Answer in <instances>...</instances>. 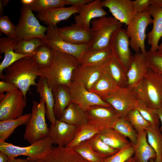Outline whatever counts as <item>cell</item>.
<instances>
[{"mask_svg":"<svg viewBox=\"0 0 162 162\" xmlns=\"http://www.w3.org/2000/svg\"><path fill=\"white\" fill-rule=\"evenodd\" d=\"M52 58L49 66L40 70L52 90L60 85L70 86L73 73L81 64L79 60L70 54L52 49Z\"/></svg>","mask_w":162,"mask_h":162,"instance_id":"obj_1","label":"cell"},{"mask_svg":"<svg viewBox=\"0 0 162 162\" xmlns=\"http://www.w3.org/2000/svg\"><path fill=\"white\" fill-rule=\"evenodd\" d=\"M38 76L42 77V73L32 55L22 58L5 68L0 79L15 85L26 98L30 87L37 86Z\"/></svg>","mask_w":162,"mask_h":162,"instance_id":"obj_2","label":"cell"},{"mask_svg":"<svg viewBox=\"0 0 162 162\" xmlns=\"http://www.w3.org/2000/svg\"><path fill=\"white\" fill-rule=\"evenodd\" d=\"M92 38L88 50L102 49L110 46L114 33L122 28L123 24L111 16H103L93 20L91 23Z\"/></svg>","mask_w":162,"mask_h":162,"instance_id":"obj_3","label":"cell"},{"mask_svg":"<svg viewBox=\"0 0 162 162\" xmlns=\"http://www.w3.org/2000/svg\"><path fill=\"white\" fill-rule=\"evenodd\" d=\"M139 99L149 107L157 109L162 106V76L149 68L134 88Z\"/></svg>","mask_w":162,"mask_h":162,"instance_id":"obj_4","label":"cell"},{"mask_svg":"<svg viewBox=\"0 0 162 162\" xmlns=\"http://www.w3.org/2000/svg\"><path fill=\"white\" fill-rule=\"evenodd\" d=\"M48 27L41 25L29 6H22L14 34L11 37L18 43L33 38H45Z\"/></svg>","mask_w":162,"mask_h":162,"instance_id":"obj_5","label":"cell"},{"mask_svg":"<svg viewBox=\"0 0 162 162\" xmlns=\"http://www.w3.org/2000/svg\"><path fill=\"white\" fill-rule=\"evenodd\" d=\"M46 106L43 100L32 102L31 116L26 125L24 138L31 144L49 136L50 128L45 119Z\"/></svg>","mask_w":162,"mask_h":162,"instance_id":"obj_6","label":"cell"},{"mask_svg":"<svg viewBox=\"0 0 162 162\" xmlns=\"http://www.w3.org/2000/svg\"><path fill=\"white\" fill-rule=\"evenodd\" d=\"M52 145L49 136L26 147H20L5 141H0V152L4 153L10 158H15L20 155L27 156L28 160L35 162L46 156L52 148Z\"/></svg>","mask_w":162,"mask_h":162,"instance_id":"obj_7","label":"cell"},{"mask_svg":"<svg viewBox=\"0 0 162 162\" xmlns=\"http://www.w3.org/2000/svg\"><path fill=\"white\" fill-rule=\"evenodd\" d=\"M153 23L149 10L136 14L126 30L130 40V47L135 53L141 52L146 55L145 42L147 26Z\"/></svg>","mask_w":162,"mask_h":162,"instance_id":"obj_8","label":"cell"},{"mask_svg":"<svg viewBox=\"0 0 162 162\" xmlns=\"http://www.w3.org/2000/svg\"><path fill=\"white\" fill-rule=\"evenodd\" d=\"M0 100V121L15 119L23 115L26 99L18 88L6 92Z\"/></svg>","mask_w":162,"mask_h":162,"instance_id":"obj_9","label":"cell"},{"mask_svg":"<svg viewBox=\"0 0 162 162\" xmlns=\"http://www.w3.org/2000/svg\"><path fill=\"white\" fill-rule=\"evenodd\" d=\"M139 99L134 89L127 87H119L104 101L114 108L119 117H125L134 108Z\"/></svg>","mask_w":162,"mask_h":162,"instance_id":"obj_10","label":"cell"},{"mask_svg":"<svg viewBox=\"0 0 162 162\" xmlns=\"http://www.w3.org/2000/svg\"><path fill=\"white\" fill-rule=\"evenodd\" d=\"M113 56L127 71L128 69L133 55L130 47V40L126 30L122 28L116 31L110 44Z\"/></svg>","mask_w":162,"mask_h":162,"instance_id":"obj_11","label":"cell"},{"mask_svg":"<svg viewBox=\"0 0 162 162\" xmlns=\"http://www.w3.org/2000/svg\"><path fill=\"white\" fill-rule=\"evenodd\" d=\"M44 43L52 49L74 56L79 60L88 49V44L76 45L63 40L59 35L57 26H48Z\"/></svg>","mask_w":162,"mask_h":162,"instance_id":"obj_12","label":"cell"},{"mask_svg":"<svg viewBox=\"0 0 162 162\" xmlns=\"http://www.w3.org/2000/svg\"><path fill=\"white\" fill-rule=\"evenodd\" d=\"M68 89L71 102L76 104L84 111L93 105L111 106L97 95L87 89L81 82L72 81Z\"/></svg>","mask_w":162,"mask_h":162,"instance_id":"obj_13","label":"cell"},{"mask_svg":"<svg viewBox=\"0 0 162 162\" xmlns=\"http://www.w3.org/2000/svg\"><path fill=\"white\" fill-rule=\"evenodd\" d=\"M85 112L88 123H96L105 128H111L114 122L119 117L111 106L93 105Z\"/></svg>","mask_w":162,"mask_h":162,"instance_id":"obj_14","label":"cell"},{"mask_svg":"<svg viewBox=\"0 0 162 162\" xmlns=\"http://www.w3.org/2000/svg\"><path fill=\"white\" fill-rule=\"evenodd\" d=\"M102 1L95 0L80 7L78 14L74 17L75 23L87 30H90L91 23L94 19L106 16Z\"/></svg>","mask_w":162,"mask_h":162,"instance_id":"obj_15","label":"cell"},{"mask_svg":"<svg viewBox=\"0 0 162 162\" xmlns=\"http://www.w3.org/2000/svg\"><path fill=\"white\" fill-rule=\"evenodd\" d=\"M102 4L109 9L114 18L127 26L136 15L130 0H104Z\"/></svg>","mask_w":162,"mask_h":162,"instance_id":"obj_16","label":"cell"},{"mask_svg":"<svg viewBox=\"0 0 162 162\" xmlns=\"http://www.w3.org/2000/svg\"><path fill=\"white\" fill-rule=\"evenodd\" d=\"M49 128V136L53 144L65 147L73 140L78 129L74 125L57 119Z\"/></svg>","mask_w":162,"mask_h":162,"instance_id":"obj_17","label":"cell"},{"mask_svg":"<svg viewBox=\"0 0 162 162\" xmlns=\"http://www.w3.org/2000/svg\"><path fill=\"white\" fill-rule=\"evenodd\" d=\"M149 68L144 54L141 52L133 54L127 72V87L134 89L143 79Z\"/></svg>","mask_w":162,"mask_h":162,"instance_id":"obj_18","label":"cell"},{"mask_svg":"<svg viewBox=\"0 0 162 162\" xmlns=\"http://www.w3.org/2000/svg\"><path fill=\"white\" fill-rule=\"evenodd\" d=\"M60 36L67 42L74 44H88L91 40L90 30H87L75 23L69 26L58 27Z\"/></svg>","mask_w":162,"mask_h":162,"instance_id":"obj_19","label":"cell"},{"mask_svg":"<svg viewBox=\"0 0 162 162\" xmlns=\"http://www.w3.org/2000/svg\"><path fill=\"white\" fill-rule=\"evenodd\" d=\"M79 10V7L74 6L57 8L38 13L36 16L48 26H56L61 21L68 20L73 14L78 13Z\"/></svg>","mask_w":162,"mask_h":162,"instance_id":"obj_20","label":"cell"},{"mask_svg":"<svg viewBox=\"0 0 162 162\" xmlns=\"http://www.w3.org/2000/svg\"><path fill=\"white\" fill-rule=\"evenodd\" d=\"M104 70L102 66L80 65L74 71L72 81L81 82L86 88L89 90L98 80Z\"/></svg>","mask_w":162,"mask_h":162,"instance_id":"obj_21","label":"cell"},{"mask_svg":"<svg viewBox=\"0 0 162 162\" xmlns=\"http://www.w3.org/2000/svg\"><path fill=\"white\" fill-rule=\"evenodd\" d=\"M149 11L153 18V26L147 34L148 43L151 46L149 50L155 51L158 50L161 38L162 42V7L151 6Z\"/></svg>","mask_w":162,"mask_h":162,"instance_id":"obj_22","label":"cell"},{"mask_svg":"<svg viewBox=\"0 0 162 162\" xmlns=\"http://www.w3.org/2000/svg\"><path fill=\"white\" fill-rule=\"evenodd\" d=\"M43 162H88L72 148L53 146L42 159Z\"/></svg>","mask_w":162,"mask_h":162,"instance_id":"obj_23","label":"cell"},{"mask_svg":"<svg viewBox=\"0 0 162 162\" xmlns=\"http://www.w3.org/2000/svg\"><path fill=\"white\" fill-rule=\"evenodd\" d=\"M16 43L11 37H4L0 39V53H3L4 55V58L0 64V77L3 75L4 70L15 62L22 58L32 56L15 52L13 47Z\"/></svg>","mask_w":162,"mask_h":162,"instance_id":"obj_24","label":"cell"},{"mask_svg":"<svg viewBox=\"0 0 162 162\" xmlns=\"http://www.w3.org/2000/svg\"><path fill=\"white\" fill-rule=\"evenodd\" d=\"M36 86L37 92L40 98L45 103L47 118L53 125L57 119L53 112L54 100L52 89L48 86L46 79L41 76L39 77Z\"/></svg>","mask_w":162,"mask_h":162,"instance_id":"obj_25","label":"cell"},{"mask_svg":"<svg viewBox=\"0 0 162 162\" xmlns=\"http://www.w3.org/2000/svg\"><path fill=\"white\" fill-rule=\"evenodd\" d=\"M137 133L136 141L133 144L134 156L138 162H148L151 159L154 160L156 153L148 142L146 130H140Z\"/></svg>","mask_w":162,"mask_h":162,"instance_id":"obj_26","label":"cell"},{"mask_svg":"<svg viewBox=\"0 0 162 162\" xmlns=\"http://www.w3.org/2000/svg\"><path fill=\"white\" fill-rule=\"evenodd\" d=\"M103 67L104 70L100 76L89 91L104 100L119 87L105 70L104 65Z\"/></svg>","mask_w":162,"mask_h":162,"instance_id":"obj_27","label":"cell"},{"mask_svg":"<svg viewBox=\"0 0 162 162\" xmlns=\"http://www.w3.org/2000/svg\"><path fill=\"white\" fill-rule=\"evenodd\" d=\"M113 56L110 46L93 50H87L79 60L82 65L102 66Z\"/></svg>","mask_w":162,"mask_h":162,"instance_id":"obj_28","label":"cell"},{"mask_svg":"<svg viewBox=\"0 0 162 162\" xmlns=\"http://www.w3.org/2000/svg\"><path fill=\"white\" fill-rule=\"evenodd\" d=\"M59 120L79 128L88 123L85 111L76 104L70 102Z\"/></svg>","mask_w":162,"mask_h":162,"instance_id":"obj_29","label":"cell"},{"mask_svg":"<svg viewBox=\"0 0 162 162\" xmlns=\"http://www.w3.org/2000/svg\"><path fill=\"white\" fill-rule=\"evenodd\" d=\"M52 91L54 100V113L56 119L59 120L71 102L68 87L60 85L56 87Z\"/></svg>","mask_w":162,"mask_h":162,"instance_id":"obj_30","label":"cell"},{"mask_svg":"<svg viewBox=\"0 0 162 162\" xmlns=\"http://www.w3.org/2000/svg\"><path fill=\"white\" fill-rule=\"evenodd\" d=\"M103 65L119 87H127V71L113 56Z\"/></svg>","mask_w":162,"mask_h":162,"instance_id":"obj_31","label":"cell"},{"mask_svg":"<svg viewBox=\"0 0 162 162\" xmlns=\"http://www.w3.org/2000/svg\"><path fill=\"white\" fill-rule=\"evenodd\" d=\"M105 128L93 123H88L79 128L72 141L67 147L73 148L82 142L86 141L95 135L99 134Z\"/></svg>","mask_w":162,"mask_h":162,"instance_id":"obj_32","label":"cell"},{"mask_svg":"<svg viewBox=\"0 0 162 162\" xmlns=\"http://www.w3.org/2000/svg\"><path fill=\"white\" fill-rule=\"evenodd\" d=\"M98 135L106 144L117 149H122L130 142L126 137L112 128L104 129Z\"/></svg>","mask_w":162,"mask_h":162,"instance_id":"obj_33","label":"cell"},{"mask_svg":"<svg viewBox=\"0 0 162 162\" xmlns=\"http://www.w3.org/2000/svg\"><path fill=\"white\" fill-rule=\"evenodd\" d=\"M146 130L148 142L156 153L154 162H162V134L159 125H151Z\"/></svg>","mask_w":162,"mask_h":162,"instance_id":"obj_34","label":"cell"},{"mask_svg":"<svg viewBox=\"0 0 162 162\" xmlns=\"http://www.w3.org/2000/svg\"><path fill=\"white\" fill-rule=\"evenodd\" d=\"M31 116L28 113L15 119L0 121V141H5L19 126L26 125Z\"/></svg>","mask_w":162,"mask_h":162,"instance_id":"obj_35","label":"cell"},{"mask_svg":"<svg viewBox=\"0 0 162 162\" xmlns=\"http://www.w3.org/2000/svg\"><path fill=\"white\" fill-rule=\"evenodd\" d=\"M111 128L128 138L133 144L136 142L138 133L125 117L118 118Z\"/></svg>","mask_w":162,"mask_h":162,"instance_id":"obj_36","label":"cell"},{"mask_svg":"<svg viewBox=\"0 0 162 162\" xmlns=\"http://www.w3.org/2000/svg\"><path fill=\"white\" fill-rule=\"evenodd\" d=\"M33 56L40 69H45L49 66L52 62L53 57L52 50L44 44L37 48Z\"/></svg>","mask_w":162,"mask_h":162,"instance_id":"obj_37","label":"cell"},{"mask_svg":"<svg viewBox=\"0 0 162 162\" xmlns=\"http://www.w3.org/2000/svg\"><path fill=\"white\" fill-rule=\"evenodd\" d=\"M86 141L104 159L113 155L120 150L112 148L106 144L100 138L98 134Z\"/></svg>","mask_w":162,"mask_h":162,"instance_id":"obj_38","label":"cell"},{"mask_svg":"<svg viewBox=\"0 0 162 162\" xmlns=\"http://www.w3.org/2000/svg\"><path fill=\"white\" fill-rule=\"evenodd\" d=\"M44 44L42 39L36 38L21 41L16 43L13 49L15 52L19 54L33 55L37 48Z\"/></svg>","mask_w":162,"mask_h":162,"instance_id":"obj_39","label":"cell"},{"mask_svg":"<svg viewBox=\"0 0 162 162\" xmlns=\"http://www.w3.org/2000/svg\"><path fill=\"white\" fill-rule=\"evenodd\" d=\"M72 148L88 162H104V159L96 152L86 141Z\"/></svg>","mask_w":162,"mask_h":162,"instance_id":"obj_40","label":"cell"},{"mask_svg":"<svg viewBox=\"0 0 162 162\" xmlns=\"http://www.w3.org/2000/svg\"><path fill=\"white\" fill-rule=\"evenodd\" d=\"M143 117L152 125H159L160 120L156 109L151 108L141 100L139 99L134 107Z\"/></svg>","mask_w":162,"mask_h":162,"instance_id":"obj_41","label":"cell"},{"mask_svg":"<svg viewBox=\"0 0 162 162\" xmlns=\"http://www.w3.org/2000/svg\"><path fill=\"white\" fill-rule=\"evenodd\" d=\"M137 132L146 130L151 124L141 115L138 110L133 109L129 111L125 116Z\"/></svg>","mask_w":162,"mask_h":162,"instance_id":"obj_42","label":"cell"},{"mask_svg":"<svg viewBox=\"0 0 162 162\" xmlns=\"http://www.w3.org/2000/svg\"><path fill=\"white\" fill-rule=\"evenodd\" d=\"M65 5V0H35L30 7L32 11L40 13L53 8L64 7Z\"/></svg>","mask_w":162,"mask_h":162,"instance_id":"obj_43","label":"cell"},{"mask_svg":"<svg viewBox=\"0 0 162 162\" xmlns=\"http://www.w3.org/2000/svg\"><path fill=\"white\" fill-rule=\"evenodd\" d=\"M145 56L149 68L162 76V53L146 51Z\"/></svg>","mask_w":162,"mask_h":162,"instance_id":"obj_44","label":"cell"},{"mask_svg":"<svg viewBox=\"0 0 162 162\" xmlns=\"http://www.w3.org/2000/svg\"><path fill=\"white\" fill-rule=\"evenodd\" d=\"M134 154L133 144L130 142L113 155L105 159L104 162H124Z\"/></svg>","mask_w":162,"mask_h":162,"instance_id":"obj_45","label":"cell"},{"mask_svg":"<svg viewBox=\"0 0 162 162\" xmlns=\"http://www.w3.org/2000/svg\"><path fill=\"white\" fill-rule=\"evenodd\" d=\"M16 28L15 26L7 16H0V30L7 37H11L14 33Z\"/></svg>","mask_w":162,"mask_h":162,"instance_id":"obj_46","label":"cell"},{"mask_svg":"<svg viewBox=\"0 0 162 162\" xmlns=\"http://www.w3.org/2000/svg\"><path fill=\"white\" fill-rule=\"evenodd\" d=\"M132 2L136 14L149 10L151 6L150 0H136Z\"/></svg>","mask_w":162,"mask_h":162,"instance_id":"obj_47","label":"cell"},{"mask_svg":"<svg viewBox=\"0 0 162 162\" xmlns=\"http://www.w3.org/2000/svg\"><path fill=\"white\" fill-rule=\"evenodd\" d=\"M18 88L14 84L1 80L0 81V94H4L6 92H9Z\"/></svg>","mask_w":162,"mask_h":162,"instance_id":"obj_48","label":"cell"},{"mask_svg":"<svg viewBox=\"0 0 162 162\" xmlns=\"http://www.w3.org/2000/svg\"><path fill=\"white\" fill-rule=\"evenodd\" d=\"M66 5H70L78 7L84 6L92 2V0H65Z\"/></svg>","mask_w":162,"mask_h":162,"instance_id":"obj_49","label":"cell"},{"mask_svg":"<svg viewBox=\"0 0 162 162\" xmlns=\"http://www.w3.org/2000/svg\"><path fill=\"white\" fill-rule=\"evenodd\" d=\"M8 162H33L27 159L9 158Z\"/></svg>","mask_w":162,"mask_h":162,"instance_id":"obj_50","label":"cell"},{"mask_svg":"<svg viewBox=\"0 0 162 162\" xmlns=\"http://www.w3.org/2000/svg\"><path fill=\"white\" fill-rule=\"evenodd\" d=\"M9 158L5 153L0 152V162H8Z\"/></svg>","mask_w":162,"mask_h":162,"instance_id":"obj_51","label":"cell"},{"mask_svg":"<svg viewBox=\"0 0 162 162\" xmlns=\"http://www.w3.org/2000/svg\"><path fill=\"white\" fill-rule=\"evenodd\" d=\"M34 1L35 0H21L20 2L23 6L30 7Z\"/></svg>","mask_w":162,"mask_h":162,"instance_id":"obj_52","label":"cell"},{"mask_svg":"<svg viewBox=\"0 0 162 162\" xmlns=\"http://www.w3.org/2000/svg\"><path fill=\"white\" fill-rule=\"evenodd\" d=\"M151 6L162 7V0H150Z\"/></svg>","mask_w":162,"mask_h":162,"instance_id":"obj_53","label":"cell"},{"mask_svg":"<svg viewBox=\"0 0 162 162\" xmlns=\"http://www.w3.org/2000/svg\"><path fill=\"white\" fill-rule=\"evenodd\" d=\"M157 112L159 116L160 121L162 127V106L156 109Z\"/></svg>","mask_w":162,"mask_h":162,"instance_id":"obj_54","label":"cell"},{"mask_svg":"<svg viewBox=\"0 0 162 162\" xmlns=\"http://www.w3.org/2000/svg\"><path fill=\"white\" fill-rule=\"evenodd\" d=\"M124 162H138L135 157L134 156L127 160Z\"/></svg>","mask_w":162,"mask_h":162,"instance_id":"obj_55","label":"cell"},{"mask_svg":"<svg viewBox=\"0 0 162 162\" xmlns=\"http://www.w3.org/2000/svg\"><path fill=\"white\" fill-rule=\"evenodd\" d=\"M9 0H0V2L2 3V6L4 7L7 6Z\"/></svg>","mask_w":162,"mask_h":162,"instance_id":"obj_56","label":"cell"},{"mask_svg":"<svg viewBox=\"0 0 162 162\" xmlns=\"http://www.w3.org/2000/svg\"><path fill=\"white\" fill-rule=\"evenodd\" d=\"M4 9V7L2 6V3L0 2V16H3Z\"/></svg>","mask_w":162,"mask_h":162,"instance_id":"obj_57","label":"cell"},{"mask_svg":"<svg viewBox=\"0 0 162 162\" xmlns=\"http://www.w3.org/2000/svg\"><path fill=\"white\" fill-rule=\"evenodd\" d=\"M158 50L160 52L162 53V42L159 45Z\"/></svg>","mask_w":162,"mask_h":162,"instance_id":"obj_58","label":"cell"},{"mask_svg":"<svg viewBox=\"0 0 162 162\" xmlns=\"http://www.w3.org/2000/svg\"><path fill=\"white\" fill-rule=\"evenodd\" d=\"M149 162H154V159H151L149 160Z\"/></svg>","mask_w":162,"mask_h":162,"instance_id":"obj_59","label":"cell"},{"mask_svg":"<svg viewBox=\"0 0 162 162\" xmlns=\"http://www.w3.org/2000/svg\"><path fill=\"white\" fill-rule=\"evenodd\" d=\"M35 162H43V161L41 159H40L37 160Z\"/></svg>","mask_w":162,"mask_h":162,"instance_id":"obj_60","label":"cell"},{"mask_svg":"<svg viewBox=\"0 0 162 162\" xmlns=\"http://www.w3.org/2000/svg\"><path fill=\"white\" fill-rule=\"evenodd\" d=\"M160 130L162 134V127L161 126L160 128Z\"/></svg>","mask_w":162,"mask_h":162,"instance_id":"obj_61","label":"cell"},{"mask_svg":"<svg viewBox=\"0 0 162 162\" xmlns=\"http://www.w3.org/2000/svg\"></svg>","mask_w":162,"mask_h":162,"instance_id":"obj_62","label":"cell"}]
</instances>
